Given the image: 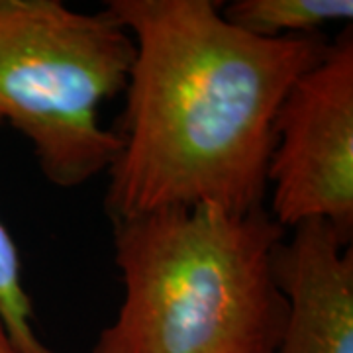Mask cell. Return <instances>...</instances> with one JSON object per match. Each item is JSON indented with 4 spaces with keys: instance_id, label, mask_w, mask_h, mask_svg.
<instances>
[{
    "instance_id": "cell-1",
    "label": "cell",
    "mask_w": 353,
    "mask_h": 353,
    "mask_svg": "<svg viewBox=\"0 0 353 353\" xmlns=\"http://www.w3.org/2000/svg\"><path fill=\"white\" fill-rule=\"evenodd\" d=\"M104 10L136 43L116 130L122 148L108 167L110 220L265 206L275 114L328 39L255 38L212 0H108Z\"/></svg>"
},
{
    "instance_id": "cell-2",
    "label": "cell",
    "mask_w": 353,
    "mask_h": 353,
    "mask_svg": "<svg viewBox=\"0 0 353 353\" xmlns=\"http://www.w3.org/2000/svg\"><path fill=\"white\" fill-rule=\"evenodd\" d=\"M285 234L265 206L112 220L124 299L90 353H275L289 310L275 279Z\"/></svg>"
},
{
    "instance_id": "cell-3",
    "label": "cell",
    "mask_w": 353,
    "mask_h": 353,
    "mask_svg": "<svg viewBox=\"0 0 353 353\" xmlns=\"http://www.w3.org/2000/svg\"><path fill=\"white\" fill-rule=\"evenodd\" d=\"M134 57V38L106 10L0 0V120L32 143L51 185L75 189L114 163L122 141L99 106L124 92Z\"/></svg>"
},
{
    "instance_id": "cell-4",
    "label": "cell",
    "mask_w": 353,
    "mask_h": 353,
    "mask_svg": "<svg viewBox=\"0 0 353 353\" xmlns=\"http://www.w3.org/2000/svg\"><path fill=\"white\" fill-rule=\"evenodd\" d=\"M269 214L292 230L324 220L353 236V28L345 24L318 63L287 90L275 114L267 167Z\"/></svg>"
},
{
    "instance_id": "cell-5",
    "label": "cell",
    "mask_w": 353,
    "mask_h": 353,
    "mask_svg": "<svg viewBox=\"0 0 353 353\" xmlns=\"http://www.w3.org/2000/svg\"><path fill=\"white\" fill-rule=\"evenodd\" d=\"M289 310L275 353H353V250L324 220L292 228L275 250Z\"/></svg>"
},
{
    "instance_id": "cell-6",
    "label": "cell",
    "mask_w": 353,
    "mask_h": 353,
    "mask_svg": "<svg viewBox=\"0 0 353 353\" xmlns=\"http://www.w3.org/2000/svg\"><path fill=\"white\" fill-rule=\"evenodd\" d=\"M228 24L263 39L314 36L332 22H352V0H234L220 8Z\"/></svg>"
},
{
    "instance_id": "cell-7",
    "label": "cell",
    "mask_w": 353,
    "mask_h": 353,
    "mask_svg": "<svg viewBox=\"0 0 353 353\" xmlns=\"http://www.w3.org/2000/svg\"><path fill=\"white\" fill-rule=\"evenodd\" d=\"M0 322L16 353H55L34 330V306L22 285L16 243L0 222Z\"/></svg>"
},
{
    "instance_id": "cell-8",
    "label": "cell",
    "mask_w": 353,
    "mask_h": 353,
    "mask_svg": "<svg viewBox=\"0 0 353 353\" xmlns=\"http://www.w3.org/2000/svg\"><path fill=\"white\" fill-rule=\"evenodd\" d=\"M0 353H16L14 345L10 343V340H8L6 330L2 326V322H0Z\"/></svg>"
}]
</instances>
